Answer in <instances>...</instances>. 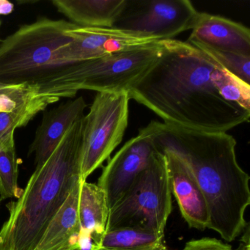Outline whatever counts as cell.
I'll return each instance as SVG.
<instances>
[{
	"label": "cell",
	"instance_id": "obj_27",
	"mask_svg": "<svg viewBox=\"0 0 250 250\" xmlns=\"http://www.w3.org/2000/svg\"><path fill=\"white\" fill-rule=\"evenodd\" d=\"M91 250H102V249H99L97 248V247H93V246H92V249ZM169 250V249L167 248L166 246L165 245V244H162V245L159 246V247H156V248H153V249H149V250Z\"/></svg>",
	"mask_w": 250,
	"mask_h": 250
},
{
	"label": "cell",
	"instance_id": "obj_22",
	"mask_svg": "<svg viewBox=\"0 0 250 250\" xmlns=\"http://www.w3.org/2000/svg\"><path fill=\"white\" fill-rule=\"evenodd\" d=\"M38 94L36 84H11L0 92V112H12Z\"/></svg>",
	"mask_w": 250,
	"mask_h": 250
},
{
	"label": "cell",
	"instance_id": "obj_13",
	"mask_svg": "<svg viewBox=\"0 0 250 250\" xmlns=\"http://www.w3.org/2000/svg\"><path fill=\"white\" fill-rule=\"evenodd\" d=\"M86 107L85 100L80 96L43 112V119L28 150V156H34L36 167L49 159L68 130L84 116Z\"/></svg>",
	"mask_w": 250,
	"mask_h": 250
},
{
	"label": "cell",
	"instance_id": "obj_20",
	"mask_svg": "<svg viewBox=\"0 0 250 250\" xmlns=\"http://www.w3.org/2000/svg\"><path fill=\"white\" fill-rule=\"evenodd\" d=\"M19 163L15 144H0V201L18 199L23 189L18 184Z\"/></svg>",
	"mask_w": 250,
	"mask_h": 250
},
{
	"label": "cell",
	"instance_id": "obj_28",
	"mask_svg": "<svg viewBox=\"0 0 250 250\" xmlns=\"http://www.w3.org/2000/svg\"><path fill=\"white\" fill-rule=\"evenodd\" d=\"M10 85H11V84H5L0 83V92L3 91L5 89L8 88Z\"/></svg>",
	"mask_w": 250,
	"mask_h": 250
},
{
	"label": "cell",
	"instance_id": "obj_14",
	"mask_svg": "<svg viewBox=\"0 0 250 250\" xmlns=\"http://www.w3.org/2000/svg\"><path fill=\"white\" fill-rule=\"evenodd\" d=\"M83 181H79L48 225L34 250H74L79 248V198Z\"/></svg>",
	"mask_w": 250,
	"mask_h": 250
},
{
	"label": "cell",
	"instance_id": "obj_18",
	"mask_svg": "<svg viewBox=\"0 0 250 250\" xmlns=\"http://www.w3.org/2000/svg\"><path fill=\"white\" fill-rule=\"evenodd\" d=\"M59 99L49 96H39L30 99L15 110L0 112V144H15V130L25 126L36 115L44 112L49 105L56 103Z\"/></svg>",
	"mask_w": 250,
	"mask_h": 250
},
{
	"label": "cell",
	"instance_id": "obj_19",
	"mask_svg": "<svg viewBox=\"0 0 250 250\" xmlns=\"http://www.w3.org/2000/svg\"><path fill=\"white\" fill-rule=\"evenodd\" d=\"M211 79L224 99L250 111V84L241 81L219 64L212 72Z\"/></svg>",
	"mask_w": 250,
	"mask_h": 250
},
{
	"label": "cell",
	"instance_id": "obj_8",
	"mask_svg": "<svg viewBox=\"0 0 250 250\" xmlns=\"http://www.w3.org/2000/svg\"><path fill=\"white\" fill-rule=\"evenodd\" d=\"M199 13L188 0H125L113 27L169 40L192 30Z\"/></svg>",
	"mask_w": 250,
	"mask_h": 250
},
{
	"label": "cell",
	"instance_id": "obj_26",
	"mask_svg": "<svg viewBox=\"0 0 250 250\" xmlns=\"http://www.w3.org/2000/svg\"><path fill=\"white\" fill-rule=\"evenodd\" d=\"M14 10V5L7 0H0V16L9 15Z\"/></svg>",
	"mask_w": 250,
	"mask_h": 250
},
{
	"label": "cell",
	"instance_id": "obj_17",
	"mask_svg": "<svg viewBox=\"0 0 250 250\" xmlns=\"http://www.w3.org/2000/svg\"><path fill=\"white\" fill-rule=\"evenodd\" d=\"M164 238L165 234L139 228H115L93 240V246L104 250H146L164 244Z\"/></svg>",
	"mask_w": 250,
	"mask_h": 250
},
{
	"label": "cell",
	"instance_id": "obj_5",
	"mask_svg": "<svg viewBox=\"0 0 250 250\" xmlns=\"http://www.w3.org/2000/svg\"><path fill=\"white\" fill-rule=\"evenodd\" d=\"M77 26L42 17L20 27L0 43V83L36 84L62 67L58 53L73 40Z\"/></svg>",
	"mask_w": 250,
	"mask_h": 250
},
{
	"label": "cell",
	"instance_id": "obj_2",
	"mask_svg": "<svg viewBox=\"0 0 250 250\" xmlns=\"http://www.w3.org/2000/svg\"><path fill=\"white\" fill-rule=\"evenodd\" d=\"M158 150L179 156L194 175L208 207L209 229L228 242L248 223L250 176L237 161L235 138L227 132H206L151 121L147 125Z\"/></svg>",
	"mask_w": 250,
	"mask_h": 250
},
{
	"label": "cell",
	"instance_id": "obj_4",
	"mask_svg": "<svg viewBox=\"0 0 250 250\" xmlns=\"http://www.w3.org/2000/svg\"><path fill=\"white\" fill-rule=\"evenodd\" d=\"M162 52L160 41L107 56L64 65L36 83L39 96L73 99L80 90L128 92Z\"/></svg>",
	"mask_w": 250,
	"mask_h": 250
},
{
	"label": "cell",
	"instance_id": "obj_24",
	"mask_svg": "<svg viewBox=\"0 0 250 250\" xmlns=\"http://www.w3.org/2000/svg\"><path fill=\"white\" fill-rule=\"evenodd\" d=\"M78 244L80 250H91L93 246L91 235L87 231L80 229L78 237Z\"/></svg>",
	"mask_w": 250,
	"mask_h": 250
},
{
	"label": "cell",
	"instance_id": "obj_3",
	"mask_svg": "<svg viewBox=\"0 0 250 250\" xmlns=\"http://www.w3.org/2000/svg\"><path fill=\"white\" fill-rule=\"evenodd\" d=\"M84 117L68 130L49 159L36 167L21 195L7 204L9 217L0 229V250H34L82 181Z\"/></svg>",
	"mask_w": 250,
	"mask_h": 250
},
{
	"label": "cell",
	"instance_id": "obj_10",
	"mask_svg": "<svg viewBox=\"0 0 250 250\" xmlns=\"http://www.w3.org/2000/svg\"><path fill=\"white\" fill-rule=\"evenodd\" d=\"M71 33L73 40L58 53V62L62 66L92 61L159 41L114 27L77 26L71 30Z\"/></svg>",
	"mask_w": 250,
	"mask_h": 250
},
{
	"label": "cell",
	"instance_id": "obj_11",
	"mask_svg": "<svg viewBox=\"0 0 250 250\" xmlns=\"http://www.w3.org/2000/svg\"><path fill=\"white\" fill-rule=\"evenodd\" d=\"M159 151L166 158L171 191L181 215L190 228L204 230L208 228L210 221L208 207L194 175L175 153L168 150Z\"/></svg>",
	"mask_w": 250,
	"mask_h": 250
},
{
	"label": "cell",
	"instance_id": "obj_7",
	"mask_svg": "<svg viewBox=\"0 0 250 250\" xmlns=\"http://www.w3.org/2000/svg\"><path fill=\"white\" fill-rule=\"evenodd\" d=\"M127 92H99L83 118L81 178L86 181L121 144L128 124Z\"/></svg>",
	"mask_w": 250,
	"mask_h": 250
},
{
	"label": "cell",
	"instance_id": "obj_6",
	"mask_svg": "<svg viewBox=\"0 0 250 250\" xmlns=\"http://www.w3.org/2000/svg\"><path fill=\"white\" fill-rule=\"evenodd\" d=\"M172 209L166 158L158 150L122 198L109 210L105 231L132 228L165 234Z\"/></svg>",
	"mask_w": 250,
	"mask_h": 250
},
{
	"label": "cell",
	"instance_id": "obj_21",
	"mask_svg": "<svg viewBox=\"0 0 250 250\" xmlns=\"http://www.w3.org/2000/svg\"><path fill=\"white\" fill-rule=\"evenodd\" d=\"M197 48L208 55L222 68L241 81L250 84V56L213 50L204 46H197Z\"/></svg>",
	"mask_w": 250,
	"mask_h": 250
},
{
	"label": "cell",
	"instance_id": "obj_16",
	"mask_svg": "<svg viewBox=\"0 0 250 250\" xmlns=\"http://www.w3.org/2000/svg\"><path fill=\"white\" fill-rule=\"evenodd\" d=\"M109 212L104 191L97 184L82 181L79 198L80 226L90 234L92 241L105 232Z\"/></svg>",
	"mask_w": 250,
	"mask_h": 250
},
{
	"label": "cell",
	"instance_id": "obj_23",
	"mask_svg": "<svg viewBox=\"0 0 250 250\" xmlns=\"http://www.w3.org/2000/svg\"><path fill=\"white\" fill-rule=\"evenodd\" d=\"M182 250H232L229 244L215 238H202L191 240L186 244Z\"/></svg>",
	"mask_w": 250,
	"mask_h": 250
},
{
	"label": "cell",
	"instance_id": "obj_30",
	"mask_svg": "<svg viewBox=\"0 0 250 250\" xmlns=\"http://www.w3.org/2000/svg\"><path fill=\"white\" fill-rule=\"evenodd\" d=\"M80 250V249H77V250Z\"/></svg>",
	"mask_w": 250,
	"mask_h": 250
},
{
	"label": "cell",
	"instance_id": "obj_29",
	"mask_svg": "<svg viewBox=\"0 0 250 250\" xmlns=\"http://www.w3.org/2000/svg\"><path fill=\"white\" fill-rule=\"evenodd\" d=\"M1 25H2V20L0 19V27H1Z\"/></svg>",
	"mask_w": 250,
	"mask_h": 250
},
{
	"label": "cell",
	"instance_id": "obj_25",
	"mask_svg": "<svg viewBox=\"0 0 250 250\" xmlns=\"http://www.w3.org/2000/svg\"><path fill=\"white\" fill-rule=\"evenodd\" d=\"M242 233V236L240 240L239 246L235 250H250V225H249V223Z\"/></svg>",
	"mask_w": 250,
	"mask_h": 250
},
{
	"label": "cell",
	"instance_id": "obj_9",
	"mask_svg": "<svg viewBox=\"0 0 250 250\" xmlns=\"http://www.w3.org/2000/svg\"><path fill=\"white\" fill-rule=\"evenodd\" d=\"M157 151L146 126L109 159L97 184L106 194L109 210L122 198Z\"/></svg>",
	"mask_w": 250,
	"mask_h": 250
},
{
	"label": "cell",
	"instance_id": "obj_1",
	"mask_svg": "<svg viewBox=\"0 0 250 250\" xmlns=\"http://www.w3.org/2000/svg\"><path fill=\"white\" fill-rule=\"evenodd\" d=\"M162 52L128 92L164 123L206 132H227L248 122L250 111L222 97L211 74L218 65L188 42L160 41Z\"/></svg>",
	"mask_w": 250,
	"mask_h": 250
},
{
	"label": "cell",
	"instance_id": "obj_15",
	"mask_svg": "<svg viewBox=\"0 0 250 250\" xmlns=\"http://www.w3.org/2000/svg\"><path fill=\"white\" fill-rule=\"evenodd\" d=\"M125 0H54L52 4L69 22L83 27L112 28Z\"/></svg>",
	"mask_w": 250,
	"mask_h": 250
},
{
	"label": "cell",
	"instance_id": "obj_12",
	"mask_svg": "<svg viewBox=\"0 0 250 250\" xmlns=\"http://www.w3.org/2000/svg\"><path fill=\"white\" fill-rule=\"evenodd\" d=\"M188 42L196 47L250 56V29L220 16L199 13Z\"/></svg>",
	"mask_w": 250,
	"mask_h": 250
}]
</instances>
